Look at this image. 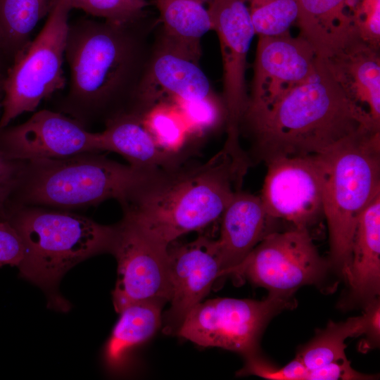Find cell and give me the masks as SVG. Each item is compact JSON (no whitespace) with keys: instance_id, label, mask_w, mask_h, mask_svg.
Masks as SVG:
<instances>
[{"instance_id":"6da1fadb","label":"cell","mask_w":380,"mask_h":380,"mask_svg":"<svg viewBox=\"0 0 380 380\" xmlns=\"http://www.w3.org/2000/svg\"><path fill=\"white\" fill-rule=\"evenodd\" d=\"M372 124L355 107L319 57L313 73L272 103L247 106L240 134L249 139L251 166L279 157L324 153Z\"/></svg>"},{"instance_id":"7a4b0ae2","label":"cell","mask_w":380,"mask_h":380,"mask_svg":"<svg viewBox=\"0 0 380 380\" xmlns=\"http://www.w3.org/2000/svg\"><path fill=\"white\" fill-rule=\"evenodd\" d=\"M247 171L223 148L203 163L151 169L120 203L123 217L170 246L220 218Z\"/></svg>"},{"instance_id":"3957f363","label":"cell","mask_w":380,"mask_h":380,"mask_svg":"<svg viewBox=\"0 0 380 380\" xmlns=\"http://www.w3.org/2000/svg\"><path fill=\"white\" fill-rule=\"evenodd\" d=\"M139 25L85 17L69 22L70 80L60 112L86 127L128 110L146 63Z\"/></svg>"},{"instance_id":"277c9868","label":"cell","mask_w":380,"mask_h":380,"mask_svg":"<svg viewBox=\"0 0 380 380\" xmlns=\"http://www.w3.org/2000/svg\"><path fill=\"white\" fill-rule=\"evenodd\" d=\"M319 156L329 262L347 281L358 219L380 194V129L362 126Z\"/></svg>"},{"instance_id":"5b68a950","label":"cell","mask_w":380,"mask_h":380,"mask_svg":"<svg viewBox=\"0 0 380 380\" xmlns=\"http://www.w3.org/2000/svg\"><path fill=\"white\" fill-rule=\"evenodd\" d=\"M148 170L118 163L97 153L23 161L11 199L15 198V208L45 206L63 210L97 205L108 199L120 203Z\"/></svg>"},{"instance_id":"8992f818","label":"cell","mask_w":380,"mask_h":380,"mask_svg":"<svg viewBox=\"0 0 380 380\" xmlns=\"http://www.w3.org/2000/svg\"><path fill=\"white\" fill-rule=\"evenodd\" d=\"M7 220L24 248L21 274L51 289L71 267L101 253H110L115 225H103L82 215L41 206H20Z\"/></svg>"},{"instance_id":"52a82bcc","label":"cell","mask_w":380,"mask_h":380,"mask_svg":"<svg viewBox=\"0 0 380 380\" xmlns=\"http://www.w3.org/2000/svg\"><path fill=\"white\" fill-rule=\"evenodd\" d=\"M72 9L68 0H54L43 28L13 56L4 82L0 130L64 88L63 65Z\"/></svg>"},{"instance_id":"ba28073f","label":"cell","mask_w":380,"mask_h":380,"mask_svg":"<svg viewBox=\"0 0 380 380\" xmlns=\"http://www.w3.org/2000/svg\"><path fill=\"white\" fill-rule=\"evenodd\" d=\"M293 305L292 296L271 294L262 300L210 299L194 306L176 332L198 346L217 347L246 357L257 353L260 334L272 317Z\"/></svg>"},{"instance_id":"9c48e42d","label":"cell","mask_w":380,"mask_h":380,"mask_svg":"<svg viewBox=\"0 0 380 380\" xmlns=\"http://www.w3.org/2000/svg\"><path fill=\"white\" fill-rule=\"evenodd\" d=\"M329 267L309 229L292 227L266 235L232 275L267 289L269 294L292 296L304 285L321 282Z\"/></svg>"},{"instance_id":"30bf717a","label":"cell","mask_w":380,"mask_h":380,"mask_svg":"<svg viewBox=\"0 0 380 380\" xmlns=\"http://www.w3.org/2000/svg\"><path fill=\"white\" fill-rule=\"evenodd\" d=\"M208 11L212 29L220 39L223 63V104L227 138L223 148L234 156L243 149L240 126L248 96L245 72L248 52L255 34L248 0H211Z\"/></svg>"},{"instance_id":"8fae6325","label":"cell","mask_w":380,"mask_h":380,"mask_svg":"<svg viewBox=\"0 0 380 380\" xmlns=\"http://www.w3.org/2000/svg\"><path fill=\"white\" fill-rule=\"evenodd\" d=\"M110 251L118 262V277L113 300L119 312L139 301H170L168 247L156 240L129 220L115 225Z\"/></svg>"},{"instance_id":"7c38bea8","label":"cell","mask_w":380,"mask_h":380,"mask_svg":"<svg viewBox=\"0 0 380 380\" xmlns=\"http://www.w3.org/2000/svg\"><path fill=\"white\" fill-rule=\"evenodd\" d=\"M266 165L260 197L268 215L308 229L324 217L319 154L279 157Z\"/></svg>"},{"instance_id":"4fadbf2b","label":"cell","mask_w":380,"mask_h":380,"mask_svg":"<svg viewBox=\"0 0 380 380\" xmlns=\"http://www.w3.org/2000/svg\"><path fill=\"white\" fill-rule=\"evenodd\" d=\"M0 151L18 161L61 159L101 151L91 132L60 111L42 110L20 125L0 130Z\"/></svg>"},{"instance_id":"5bb4252c","label":"cell","mask_w":380,"mask_h":380,"mask_svg":"<svg viewBox=\"0 0 380 380\" xmlns=\"http://www.w3.org/2000/svg\"><path fill=\"white\" fill-rule=\"evenodd\" d=\"M215 98L198 61L160 39L146 61L127 111L142 117L163 101H198Z\"/></svg>"},{"instance_id":"9a60e30c","label":"cell","mask_w":380,"mask_h":380,"mask_svg":"<svg viewBox=\"0 0 380 380\" xmlns=\"http://www.w3.org/2000/svg\"><path fill=\"white\" fill-rule=\"evenodd\" d=\"M319 56L303 37L289 32L259 36L251 93L246 106L269 104L308 79Z\"/></svg>"},{"instance_id":"2e32d148","label":"cell","mask_w":380,"mask_h":380,"mask_svg":"<svg viewBox=\"0 0 380 380\" xmlns=\"http://www.w3.org/2000/svg\"><path fill=\"white\" fill-rule=\"evenodd\" d=\"M168 263L171 296L165 329L176 332L186 315L224 274L216 240L204 236L184 244L171 243Z\"/></svg>"},{"instance_id":"e0dca14e","label":"cell","mask_w":380,"mask_h":380,"mask_svg":"<svg viewBox=\"0 0 380 380\" xmlns=\"http://www.w3.org/2000/svg\"><path fill=\"white\" fill-rule=\"evenodd\" d=\"M379 48L360 37L322 58L350 101L374 125L380 127V63Z\"/></svg>"},{"instance_id":"ac0fdd59","label":"cell","mask_w":380,"mask_h":380,"mask_svg":"<svg viewBox=\"0 0 380 380\" xmlns=\"http://www.w3.org/2000/svg\"><path fill=\"white\" fill-rule=\"evenodd\" d=\"M220 218L216 241L223 274L232 275L252 250L273 232L270 227L276 220L267 213L260 196L241 190L235 193Z\"/></svg>"},{"instance_id":"d6986e66","label":"cell","mask_w":380,"mask_h":380,"mask_svg":"<svg viewBox=\"0 0 380 380\" xmlns=\"http://www.w3.org/2000/svg\"><path fill=\"white\" fill-rule=\"evenodd\" d=\"M361 0H298L301 36L325 58L359 36L356 15Z\"/></svg>"},{"instance_id":"ffe728a7","label":"cell","mask_w":380,"mask_h":380,"mask_svg":"<svg viewBox=\"0 0 380 380\" xmlns=\"http://www.w3.org/2000/svg\"><path fill=\"white\" fill-rule=\"evenodd\" d=\"M105 125L99 132L101 150L121 155L134 167L151 170L182 163L181 154L167 151L156 142L138 115L123 113Z\"/></svg>"},{"instance_id":"44dd1931","label":"cell","mask_w":380,"mask_h":380,"mask_svg":"<svg viewBox=\"0 0 380 380\" xmlns=\"http://www.w3.org/2000/svg\"><path fill=\"white\" fill-rule=\"evenodd\" d=\"M348 283L352 295L365 304L380 292V194L360 215L351 249Z\"/></svg>"},{"instance_id":"7402d4cb","label":"cell","mask_w":380,"mask_h":380,"mask_svg":"<svg viewBox=\"0 0 380 380\" xmlns=\"http://www.w3.org/2000/svg\"><path fill=\"white\" fill-rule=\"evenodd\" d=\"M211 0H156L163 23L161 40L199 61L201 41L213 30Z\"/></svg>"},{"instance_id":"603a6c76","label":"cell","mask_w":380,"mask_h":380,"mask_svg":"<svg viewBox=\"0 0 380 380\" xmlns=\"http://www.w3.org/2000/svg\"><path fill=\"white\" fill-rule=\"evenodd\" d=\"M163 304L157 300L139 301L119 312L120 318L105 351L106 361L110 367L120 366L132 348L145 342L156 333L162 323Z\"/></svg>"},{"instance_id":"cb8c5ba5","label":"cell","mask_w":380,"mask_h":380,"mask_svg":"<svg viewBox=\"0 0 380 380\" xmlns=\"http://www.w3.org/2000/svg\"><path fill=\"white\" fill-rule=\"evenodd\" d=\"M367 331V322L364 314L345 322H329L324 329L317 332L314 338L299 350L296 356L308 369L347 358L346 340L366 334Z\"/></svg>"},{"instance_id":"d4e9b609","label":"cell","mask_w":380,"mask_h":380,"mask_svg":"<svg viewBox=\"0 0 380 380\" xmlns=\"http://www.w3.org/2000/svg\"><path fill=\"white\" fill-rule=\"evenodd\" d=\"M54 0H0V27L11 58L30 40L37 23L51 10Z\"/></svg>"},{"instance_id":"484cf974","label":"cell","mask_w":380,"mask_h":380,"mask_svg":"<svg viewBox=\"0 0 380 380\" xmlns=\"http://www.w3.org/2000/svg\"><path fill=\"white\" fill-rule=\"evenodd\" d=\"M156 142L164 150L181 154L189 129L177 107L170 101L157 103L141 117Z\"/></svg>"},{"instance_id":"4316f807","label":"cell","mask_w":380,"mask_h":380,"mask_svg":"<svg viewBox=\"0 0 380 380\" xmlns=\"http://www.w3.org/2000/svg\"><path fill=\"white\" fill-rule=\"evenodd\" d=\"M255 34L276 36L289 32L298 16V0H248Z\"/></svg>"},{"instance_id":"83f0119b","label":"cell","mask_w":380,"mask_h":380,"mask_svg":"<svg viewBox=\"0 0 380 380\" xmlns=\"http://www.w3.org/2000/svg\"><path fill=\"white\" fill-rule=\"evenodd\" d=\"M72 8L113 23L129 25L140 23L148 0H68Z\"/></svg>"},{"instance_id":"f1b7e54d","label":"cell","mask_w":380,"mask_h":380,"mask_svg":"<svg viewBox=\"0 0 380 380\" xmlns=\"http://www.w3.org/2000/svg\"><path fill=\"white\" fill-rule=\"evenodd\" d=\"M246 359L245 365L236 373L239 376L254 375L270 380H307L309 369L297 356L280 367L261 359L257 353Z\"/></svg>"},{"instance_id":"f546056e","label":"cell","mask_w":380,"mask_h":380,"mask_svg":"<svg viewBox=\"0 0 380 380\" xmlns=\"http://www.w3.org/2000/svg\"><path fill=\"white\" fill-rule=\"evenodd\" d=\"M380 0H361L357 27L359 36L373 46L379 48L380 36Z\"/></svg>"},{"instance_id":"4dcf8cb0","label":"cell","mask_w":380,"mask_h":380,"mask_svg":"<svg viewBox=\"0 0 380 380\" xmlns=\"http://www.w3.org/2000/svg\"><path fill=\"white\" fill-rule=\"evenodd\" d=\"M23 255V244L15 229L7 220H0V266H18Z\"/></svg>"},{"instance_id":"1f68e13d","label":"cell","mask_w":380,"mask_h":380,"mask_svg":"<svg viewBox=\"0 0 380 380\" xmlns=\"http://www.w3.org/2000/svg\"><path fill=\"white\" fill-rule=\"evenodd\" d=\"M371 376L361 374L350 366L347 358L334 361L309 369L307 380H357L370 379Z\"/></svg>"},{"instance_id":"d6a6232c","label":"cell","mask_w":380,"mask_h":380,"mask_svg":"<svg viewBox=\"0 0 380 380\" xmlns=\"http://www.w3.org/2000/svg\"><path fill=\"white\" fill-rule=\"evenodd\" d=\"M23 161L12 160L0 151V210L8 205L16 189Z\"/></svg>"},{"instance_id":"836d02e7","label":"cell","mask_w":380,"mask_h":380,"mask_svg":"<svg viewBox=\"0 0 380 380\" xmlns=\"http://www.w3.org/2000/svg\"><path fill=\"white\" fill-rule=\"evenodd\" d=\"M364 315L367 322L366 347L371 348L372 345L376 346L379 343L380 337V303L376 298L365 305Z\"/></svg>"},{"instance_id":"e575fe53","label":"cell","mask_w":380,"mask_h":380,"mask_svg":"<svg viewBox=\"0 0 380 380\" xmlns=\"http://www.w3.org/2000/svg\"><path fill=\"white\" fill-rule=\"evenodd\" d=\"M11 63V58L8 52L6 45L5 38L2 30L0 27V71L6 73L8 65L7 62Z\"/></svg>"},{"instance_id":"d590c367","label":"cell","mask_w":380,"mask_h":380,"mask_svg":"<svg viewBox=\"0 0 380 380\" xmlns=\"http://www.w3.org/2000/svg\"><path fill=\"white\" fill-rule=\"evenodd\" d=\"M6 73L0 71V110H1V105L4 97V82Z\"/></svg>"}]
</instances>
